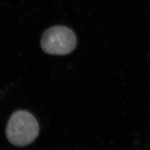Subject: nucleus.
<instances>
[{
	"mask_svg": "<svg viewBox=\"0 0 150 150\" xmlns=\"http://www.w3.org/2000/svg\"><path fill=\"white\" fill-rule=\"evenodd\" d=\"M39 130L38 123L33 116L26 111H18L9 119L6 133L9 142L21 147L35 140Z\"/></svg>",
	"mask_w": 150,
	"mask_h": 150,
	"instance_id": "obj_1",
	"label": "nucleus"
},
{
	"mask_svg": "<svg viewBox=\"0 0 150 150\" xmlns=\"http://www.w3.org/2000/svg\"><path fill=\"white\" fill-rule=\"evenodd\" d=\"M41 46L43 50L48 54H67L76 48V36L67 27L54 26L44 33L41 38Z\"/></svg>",
	"mask_w": 150,
	"mask_h": 150,
	"instance_id": "obj_2",
	"label": "nucleus"
}]
</instances>
